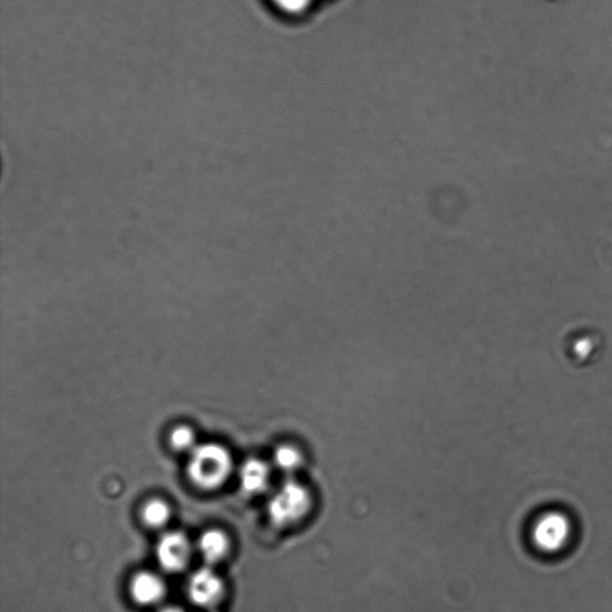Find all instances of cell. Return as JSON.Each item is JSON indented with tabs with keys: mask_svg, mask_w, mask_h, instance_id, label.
I'll return each instance as SVG.
<instances>
[{
	"mask_svg": "<svg viewBox=\"0 0 612 612\" xmlns=\"http://www.w3.org/2000/svg\"><path fill=\"white\" fill-rule=\"evenodd\" d=\"M315 509V495L305 483L286 481L272 494L267 513L271 523L281 529L302 525Z\"/></svg>",
	"mask_w": 612,
	"mask_h": 612,
	"instance_id": "obj_1",
	"label": "cell"
},
{
	"mask_svg": "<svg viewBox=\"0 0 612 612\" xmlns=\"http://www.w3.org/2000/svg\"><path fill=\"white\" fill-rule=\"evenodd\" d=\"M234 461L225 446L205 443L197 446L187 464V475L195 487L214 491L229 480Z\"/></svg>",
	"mask_w": 612,
	"mask_h": 612,
	"instance_id": "obj_2",
	"label": "cell"
},
{
	"mask_svg": "<svg viewBox=\"0 0 612 612\" xmlns=\"http://www.w3.org/2000/svg\"><path fill=\"white\" fill-rule=\"evenodd\" d=\"M571 535V520L561 512L543 514L532 529V541L541 552L548 554L561 552Z\"/></svg>",
	"mask_w": 612,
	"mask_h": 612,
	"instance_id": "obj_3",
	"label": "cell"
},
{
	"mask_svg": "<svg viewBox=\"0 0 612 612\" xmlns=\"http://www.w3.org/2000/svg\"><path fill=\"white\" fill-rule=\"evenodd\" d=\"M188 598L199 608L216 607L225 595V585L222 577L211 567L199 568L187 583Z\"/></svg>",
	"mask_w": 612,
	"mask_h": 612,
	"instance_id": "obj_4",
	"label": "cell"
},
{
	"mask_svg": "<svg viewBox=\"0 0 612 612\" xmlns=\"http://www.w3.org/2000/svg\"><path fill=\"white\" fill-rule=\"evenodd\" d=\"M156 558L164 571L179 573L186 569L192 559V544L181 531L164 534L156 546Z\"/></svg>",
	"mask_w": 612,
	"mask_h": 612,
	"instance_id": "obj_5",
	"label": "cell"
},
{
	"mask_svg": "<svg viewBox=\"0 0 612 612\" xmlns=\"http://www.w3.org/2000/svg\"><path fill=\"white\" fill-rule=\"evenodd\" d=\"M167 585L159 575L143 571L133 575L130 583V595L134 602L144 607H151L163 601Z\"/></svg>",
	"mask_w": 612,
	"mask_h": 612,
	"instance_id": "obj_6",
	"label": "cell"
},
{
	"mask_svg": "<svg viewBox=\"0 0 612 612\" xmlns=\"http://www.w3.org/2000/svg\"><path fill=\"white\" fill-rule=\"evenodd\" d=\"M272 480V469L259 458H250L244 462L240 473L242 491L249 495L265 493Z\"/></svg>",
	"mask_w": 612,
	"mask_h": 612,
	"instance_id": "obj_7",
	"label": "cell"
},
{
	"mask_svg": "<svg viewBox=\"0 0 612 612\" xmlns=\"http://www.w3.org/2000/svg\"><path fill=\"white\" fill-rule=\"evenodd\" d=\"M231 543L226 532L220 529H207L200 535L198 550L208 565H214L226 558Z\"/></svg>",
	"mask_w": 612,
	"mask_h": 612,
	"instance_id": "obj_8",
	"label": "cell"
},
{
	"mask_svg": "<svg viewBox=\"0 0 612 612\" xmlns=\"http://www.w3.org/2000/svg\"><path fill=\"white\" fill-rule=\"evenodd\" d=\"M306 462L305 451L295 443H283L277 446L273 454V464L283 473H298Z\"/></svg>",
	"mask_w": 612,
	"mask_h": 612,
	"instance_id": "obj_9",
	"label": "cell"
},
{
	"mask_svg": "<svg viewBox=\"0 0 612 612\" xmlns=\"http://www.w3.org/2000/svg\"><path fill=\"white\" fill-rule=\"evenodd\" d=\"M171 517V507L167 501L153 498L143 506L142 519L146 526L151 529H161L169 523Z\"/></svg>",
	"mask_w": 612,
	"mask_h": 612,
	"instance_id": "obj_10",
	"label": "cell"
},
{
	"mask_svg": "<svg viewBox=\"0 0 612 612\" xmlns=\"http://www.w3.org/2000/svg\"><path fill=\"white\" fill-rule=\"evenodd\" d=\"M169 444L175 451L186 452L197 448V436L192 427L187 425L176 426L169 434Z\"/></svg>",
	"mask_w": 612,
	"mask_h": 612,
	"instance_id": "obj_11",
	"label": "cell"
},
{
	"mask_svg": "<svg viewBox=\"0 0 612 612\" xmlns=\"http://www.w3.org/2000/svg\"><path fill=\"white\" fill-rule=\"evenodd\" d=\"M272 2L286 14L297 15L308 10L312 0H272Z\"/></svg>",
	"mask_w": 612,
	"mask_h": 612,
	"instance_id": "obj_12",
	"label": "cell"
},
{
	"mask_svg": "<svg viewBox=\"0 0 612 612\" xmlns=\"http://www.w3.org/2000/svg\"><path fill=\"white\" fill-rule=\"evenodd\" d=\"M161 612H185V611L181 610L180 608L173 607V608L164 609Z\"/></svg>",
	"mask_w": 612,
	"mask_h": 612,
	"instance_id": "obj_13",
	"label": "cell"
}]
</instances>
